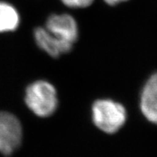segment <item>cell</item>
I'll return each mask as SVG.
<instances>
[{
	"instance_id": "obj_1",
	"label": "cell",
	"mask_w": 157,
	"mask_h": 157,
	"mask_svg": "<svg viewBox=\"0 0 157 157\" xmlns=\"http://www.w3.org/2000/svg\"><path fill=\"white\" fill-rule=\"evenodd\" d=\"M24 99L27 108L39 117H49L58 108L56 87L45 80L31 83L26 89Z\"/></svg>"
},
{
	"instance_id": "obj_2",
	"label": "cell",
	"mask_w": 157,
	"mask_h": 157,
	"mask_svg": "<svg viewBox=\"0 0 157 157\" xmlns=\"http://www.w3.org/2000/svg\"><path fill=\"white\" fill-rule=\"evenodd\" d=\"M92 121L107 134L117 132L127 120L126 109L121 103L112 99H98L91 108Z\"/></svg>"
},
{
	"instance_id": "obj_3",
	"label": "cell",
	"mask_w": 157,
	"mask_h": 157,
	"mask_svg": "<svg viewBox=\"0 0 157 157\" xmlns=\"http://www.w3.org/2000/svg\"><path fill=\"white\" fill-rule=\"evenodd\" d=\"M23 140V128L15 115L0 112V153L8 156L15 152Z\"/></svg>"
},
{
	"instance_id": "obj_4",
	"label": "cell",
	"mask_w": 157,
	"mask_h": 157,
	"mask_svg": "<svg viewBox=\"0 0 157 157\" xmlns=\"http://www.w3.org/2000/svg\"><path fill=\"white\" fill-rule=\"evenodd\" d=\"M45 28L63 41L73 44L78 39V24L68 14L52 15L47 20Z\"/></svg>"
},
{
	"instance_id": "obj_5",
	"label": "cell",
	"mask_w": 157,
	"mask_h": 157,
	"mask_svg": "<svg viewBox=\"0 0 157 157\" xmlns=\"http://www.w3.org/2000/svg\"><path fill=\"white\" fill-rule=\"evenodd\" d=\"M34 37L37 46L52 57L57 58L68 53L72 49V44L63 41L50 33L45 27H37L34 31Z\"/></svg>"
},
{
	"instance_id": "obj_6",
	"label": "cell",
	"mask_w": 157,
	"mask_h": 157,
	"mask_svg": "<svg viewBox=\"0 0 157 157\" xmlns=\"http://www.w3.org/2000/svg\"><path fill=\"white\" fill-rule=\"evenodd\" d=\"M140 109L148 121L157 124V73L152 75L143 87Z\"/></svg>"
},
{
	"instance_id": "obj_7",
	"label": "cell",
	"mask_w": 157,
	"mask_h": 157,
	"mask_svg": "<svg viewBox=\"0 0 157 157\" xmlns=\"http://www.w3.org/2000/svg\"><path fill=\"white\" fill-rule=\"evenodd\" d=\"M19 23L20 16L15 6L0 1V33L15 31Z\"/></svg>"
},
{
	"instance_id": "obj_8",
	"label": "cell",
	"mask_w": 157,
	"mask_h": 157,
	"mask_svg": "<svg viewBox=\"0 0 157 157\" xmlns=\"http://www.w3.org/2000/svg\"><path fill=\"white\" fill-rule=\"evenodd\" d=\"M61 2L71 8H85L91 6L94 0H61Z\"/></svg>"
},
{
	"instance_id": "obj_9",
	"label": "cell",
	"mask_w": 157,
	"mask_h": 157,
	"mask_svg": "<svg viewBox=\"0 0 157 157\" xmlns=\"http://www.w3.org/2000/svg\"><path fill=\"white\" fill-rule=\"evenodd\" d=\"M103 1L109 6H115V5H117L120 2H125V1H128V0H103Z\"/></svg>"
}]
</instances>
